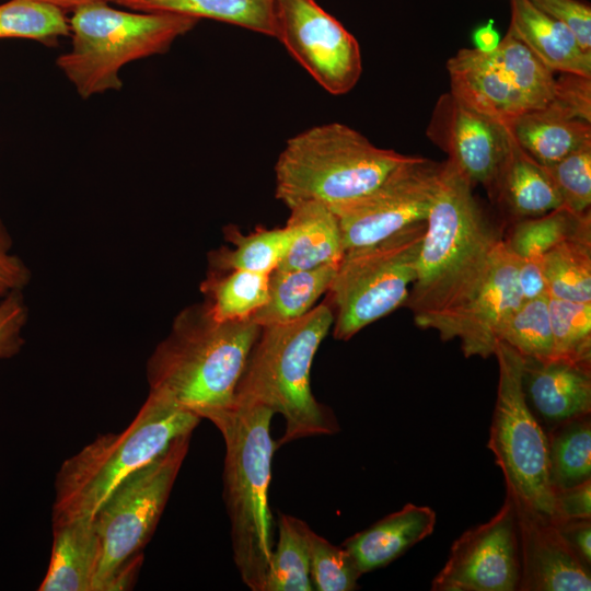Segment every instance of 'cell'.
I'll return each mask as SVG.
<instances>
[{"label": "cell", "instance_id": "6da1fadb", "mask_svg": "<svg viewBox=\"0 0 591 591\" xmlns=\"http://www.w3.org/2000/svg\"><path fill=\"white\" fill-rule=\"evenodd\" d=\"M450 160L442 162L426 219L417 276L405 305L414 320L455 306L483 280L503 240Z\"/></svg>", "mask_w": 591, "mask_h": 591}, {"label": "cell", "instance_id": "7a4b0ae2", "mask_svg": "<svg viewBox=\"0 0 591 591\" xmlns=\"http://www.w3.org/2000/svg\"><path fill=\"white\" fill-rule=\"evenodd\" d=\"M259 333L252 318L216 320L205 302L186 308L148 361L150 391L212 421L232 407Z\"/></svg>", "mask_w": 591, "mask_h": 591}, {"label": "cell", "instance_id": "3957f363", "mask_svg": "<svg viewBox=\"0 0 591 591\" xmlns=\"http://www.w3.org/2000/svg\"><path fill=\"white\" fill-rule=\"evenodd\" d=\"M200 420L170 397L150 391L124 430L100 436L60 465L53 524L93 517L118 485L178 437L192 434Z\"/></svg>", "mask_w": 591, "mask_h": 591}, {"label": "cell", "instance_id": "277c9868", "mask_svg": "<svg viewBox=\"0 0 591 591\" xmlns=\"http://www.w3.org/2000/svg\"><path fill=\"white\" fill-rule=\"evenodd\" d=\"M274 412L234 401L211 422L225 444L224 502L231 523L233 560L244 584L265 591L274 533L268 503L271 461L279 448L270 434Z\"/></svg>", "mask_w": 591, "mask_h": 591}, {"label": "cell", "instance_id": "5b68a950", "mask_svg": "<svg viewBox=\"0 0 591 591\" xmlns=\"http://www.w3.org/2000/svg\"><path fill=\"white\" fill-rule=\"evenodd\" d=\"M333 323L332 305L324 302L300 318L260 327L234 401L280 414L286 426L279 445L339 431L335 415L314 397L310 382L314 356Z\"/></svg>", "mask_w": 591, "mask_h": 591}, {"label": "cell", "instance_id": "8992f818", "mask_svg": "<svg viewBox=\"0 0 591 591\" xmlns=\"http://www.w3.org/2000/svg\"><path fill=\"white\" fill-rule=\"evenodd\" d=\"M408 157L340 123L313 126L289 138L278 155L276 198L288 208L317 201L333 211L373 192Z\"/></svg>", "mask_w": 591, "mask_h": 591}, {"label": "cell", "instance_id": "52a82bcc", "mask_svg": "<svg viewBox=\"0 0 591 591\" xmlns=\"http://www.w3.org/2000/svg\"><path fill=\"white\" fill-rule=\"evenodd\" d=\"M108 2L77 7L69 20L72 45L57 66L82 99L119 90L128 62L165 53L198 19L166 12H128Z\"/></svg>", "mask_w": 591, "mask_h": 591}, {"label": "cell", "instance_id": "ba28073f", "mask_svg": "<svg viewBox=\"0 0 591 591\" xmlns=\"http://www.w3.org/2000/svg\"><path fill=\"white\" fill-rule=\"evenodd\" d=\"M192 434L178 437L155 460L127 477L93 515L101 557L93 591L130 587L189 449Z\"/></svg>", "mask_w": 591, "mask_h": 591}, {"label": "cell", "instance_id": "9c48e42d", "mask_svg": "<svg viewBox=\"0 0 591 591\" xmlns=\"http://www.w3.org/2000/svg\"><path fill=\"white\" fill-rule=\"evenodd\" d=\"M426 221L371 245L346 251L328 291L334 337L348 340L366 326L405 305L417 276Z\"/></svg>", "mask_w": 591, "mask_h": 591}, {"label": "cell", "instance_id": "30bf717a", "mask_svg": "<svg viewBox=\"0 0 591 591\" xmlns=\"http://www.w3.org/2000/svg\"><path fill=\"white\" fill-rule=\"evenodd\" d=\"M499 379L487 447L501 468L507 493L553 518L555 491L549 478L547 434L526 401L523 358L498 341Z\"/></svg>", "mask_w": 591, "mask_h": 591}, {"label": "cell", "instance_id": "8fae6325", "mask_svg": "<svg viewBox=\"0 0 591 591\" xmlns=\"http://www.w3.org/2000/svg\"><path fill=\"white\" fill-rule=\"evenodd\" d=\"M333 95L351 91L362 72L356 37L315 0H275V37Z\"/></svg>", "mask_w": 591, "mask_h": 591}, {"label": "cell", "instance_id": "7c38bea8", "mask_svg": "<svg viewBox=\"0 0 591 591\" xmlns=\"http://www.w3.org/2000/svg\"><path fill=\"white\" fill-rule=\"evenodd\" d=\"M442 162L409 155L373 192L333 210L344 250L378 243L408 225L426 221Z\"/></svg>", "mask_w": 591, "mask_h": 591}, {"label": "cell", "instance_id": "4fadbf2b", "mask_svg": "<svg viewBox=\"0 0 591 591\" xmlns=\"http://www.w3.org/2000/svg\"><path fill=\"white\" fill-rule=\"evenodd\" d=\"M521 578L517 513L507 493L487 522L465 531L451 546L432 591H515Z\"/></svg>", "mask_w": 591, "mask_h": 591}, {"label": "cell", "instance_id": "5bb4252c", "mask_svg": "<svg viewBox=\"0 0 591 591\" xmlns=\"http://www.w3.org/2000/svg\"><path fill=\"white\" fill-rule=\"evenodd\" d=\"M519 258L502 240L475 291L444 311L415 318L417 326L431 328L442 340L457 338L466 358L494 355L498 335L523 301L518 281Z\"/></svg>", "mask_w": 591, "mask_h": 591}, {"label": "cell", "instance_id": "9a60e30c", "mask_svg": "<svg viewBox=\"0 0 591 591\" xmlns=\"http://www.w3.org/2000/svg\"><path fill=\"white\" fill-rule=\"evenodd\" d=\"M427 137L475 186L490 195L510 144L508 126L462 102L451 92L436 103Z\"/></svg>", "mask_w": 591, "mask_h": 591}, {"label": "cell", "instance_id": "2e32d148", "mask_svg": "<svg viewBox=\"0 0 591 591\" xmlns=\"http://www.w3.org/2000/svg\"><path fill=\"white\" fill-rule=\"evenodd\" d=\"M511 498L520 538L521 578L518 590H591L590 566L565 541L552 518Z\"/></svg>", "mask_w": 591, "mask_h": 591}, {"label": "cell", "instance_id": "e0dca14e", "mask_svg": "<svg viewBox=\"0 0 591 591\" xmlns=\"http://www.w3.org/2000/svg\"><path fill=\"white\" fill-rule=\"evenodd\" d=\"M523 389L549 428L591 412V363L523 358Z\"/></svg>", "mask_w": 591, "mask_h": 591}, {"label": "cell", "instance_id": "ac0fdd59", "mask_svg": "<svg viewBox=\"0 0 591 591\" xmlns=\"http://www.w3.org/2000/svg\"><path fill=\"white\" fill-rule=\"evenodd\" d=\"M436 520V512L430 507L407 503L349 536L341 546L363 575L387 566L430 535Z\"/></svg>", "mask_w": 591, "mask_h": 591}, {"label": "cell", "instance_id": "d6986e66", "mask_svg": "<svg viewBox=\"0 0 591 591\" xmlns=\"http://www.w3.org/2000/svg\"><path fill=\"white\" fill-rule=\"evenodd\" d=\"M451 93L503 124L523 114L518 96L491 54L462 48L447 61Z\"/></svg>", "mask_w": 591, "mask_h": 591}, {"label": "cell", "instance_id": "ffe728a7", "mask_svg": "<svg viewBox=\"0 0 591 591\" xmlns=\"http://www.w3.org/2000/svg\"><path fill=\"white\" fill-rule=\"evenodd\" d=\"M509 31L552 71L591 78V53L582 49L563 23L535 8L529 0H510Z\"/></svg>", "mask_w": 591, "mask_h": 591}, {"label": "cell", "instance_id": "44dd1931", "mask_svg": "<svg viewBox=\"0 0 591 591\" xmlns=\"http://www.w3.org/2000/svg\"><path fill=\"white\" fill-rule=\"evenodd\" d=\"M101 542L93 517L53 524L50 561L40 591H93Z\"/></svg>", "mask_w": 591, "mask_h": 591}, {"label": "cell", "instance_id": "7402d4cb", "mask_svg": "<svg viewBox=\"0 0 591 591\" xmlns=\"http://www.w3.org/2000/svg\"><path fill=\"white\" fill-rule=\"evenodd\" d=\"M489 197L517 220L540 217L563 207L546 169L518 144L511 132L508 153Z\"/></svg>", "mask_w": 591, "mask_h": 591}, {"label": "cell", "instance_id": "603a6c76", "mask_svg": "<svg viewBox=\"0 0 591 591\" xmlns=\"http://www.w3.org/2000/svg\"><path fill=\"white\" fill-rule=\"evenodd\" d=\"M289 210L286 225L291 242L277 268L311 269L339 263L345 250L336 215L317 201L300 202Z\"/></svg>", "mask_w": 591, "mask_h": 591}, {"label": "cell", "instance_id": "cb8c5ba5", "mask_svg": "<svg viewBox=\"0 0 591 591\" xmlns=\"http://www.w3.org/2000/svg\"><path fill=\"white\" fill-rule=\"evenodd\" d=\"M518 144L537 163L549 166L591 142V123L547 105L506 124Z\"/></svg>", "mask_w": 591, "mask_h": 591}, {"label": "cell", "instance_id": "d4e9b609", "mask_svg": "<svg viewBox=\"0 0 591 591\" xmlns=\"http://www.w3.org/2000/svg\"><path fill=\"white\" fill-rule=\"evenodd\" d=\"M337 264L311 269H280L269 274L268 296L252 320L260 327L300 318L328 291Z\"/></svg>", "mask_w": 591, "mask_h": 591}, {"label": "cell", "instance_id": "484cf974", "mask_svg": "<svg viewBox=\"0 0 591 591\" xmlns=\"http://www.w3.org/2000/svg\"><path fill=\"white\" fill-rule=\"evenodd\" d=\"M140 12L211 19L275 37V0H108Z\"/></svg>", "mask_w": 591, "mask_h": 591}, {"label": "cell", "instance_id": "4316f807", "mask_svg": "<svg viewBox=\"0 0 591 591\" xmlns=\"http://www.w3.org/2000/svg\"><path fill=\"white\" fill-rule=\"evenodd\" d=\"M491 55L508 78L523 113L542 109L549 104L556 89L554 71L509 30Z\"/></svg>", "mask_w": 591, "mask_h": 591}, {"label": "cell", "instance_id": "83f0119b", "mask_svg": "<svg viewBox=\"0 0 591 591\" xmlns=\"http://www.w3.org/2000/svg\"><path fill=\"white\" fill-rule=\"evenodd\" d=\"M542 264L549 297L591 302V227L549 250Z\"/></svg>", "mask_w": 591, "mask_h": 591}, {"label": "cell", "instance_id": "f1b7e54d", "mask_svg": "<svg viewBox=\"0 0 591 591\" xmlns=\"http://www.w3.org/2000/svg\"><path fill=\"white\" fill-rule=\"evenodd\" d=\"M225 236L234 247H221L209 256L210 271L225 273L248 270L270 274L283 258L290 242L288 225L276 229H260L242 234L234 227L225 230Z\"/></svg>", "mask_w": 591, "mask_h": 591}, {"label": "cell", "instance_id": "f546056e", "mask_svg": "<svg viewBox=\"0 0 591 591\" xmlns=\"http://www.w3.org/2000/svg\"><path fill=\"white\" fill-rule=\"evenodd\" d=\"M269 274L248 270L210 271L201 283L206 305L222 322L252 318L268 296Z\"/></svg>", "mask_w": 591, "mask_h": 591}, {"label": "cell", "instance_id": "4dcf8cb0", "mask_svg": "<svg viewBox=\"0 0 591 591\" xmlns=\"http://www.w3.org/2000/svg\"><path fill=\"white\" fill-rule=\"evenodd\" d=\"M549 478L555 490L591 478L590 414L570 419L546 431Z\"/></svg>", "mask_w": 591, "mask_h": 591}, {"label": "cell", "instance_id": "1f68e13d", "mask_svg": "<svg viewBox=\"0 0 591 591\" xmlns=\"http://www.w3.org/2000/svg\"><path fill=\"white\" fill-rule=\"evenodd\" d=\"M310 526L301 519L281 514L278 543L268 563L265 591H312L310 578Z\"/></svg>", "mask_w": 591, "mask_h": 591}, {"label": "cell", "instance_id": "d6a6232c", "mask_svg": "<svg viewBox=\"0 0 591 591\" xmlns=\"http://www.w3.org/2000/svg\"><path fill=\"white\" fill-rule=\"evenodd\" d=\"M590 227V212L575 215L560 207L540 217L517 220L503 241L520 260H543L554 246Z\"/></svg>", "mask_w": 591, "mask_h": 591}, {"label": "cell", "instance_id": "836d02e7", "mask_svg": "<svg viewBox=\"0 0 591 591\" xmlns=\"http://www.w3.org/2000/svg\"><path fill=\"white\" fill-rule=\"evenodd\" d=\"M498 341L513 348L522 358L553 359L548 294L523 300L501 327Z\"/></svg>", "mask_w": 591, "mask_h": 591}, {"label": "cell", "instance_id": "e575fe53", "mask_svg": "<svg viewBox=\"0 0 591 591\" xmlns=\"http://www.w3.org/2000/svg\"><path fill=\"white\" fill-rule=\"evenodd\" d=\"M65 11L37 0H10L0 3V38L55 40L69 35Z\"/></svg>", "mask_w": 591, "mask_h": 591}, {"label": "cell", "instance_id": "d590c367", "mask_svg": "<svg viewBox=\"0 0 591 591\" xmlns=\"http://www.w3.org/2000/svg\"><path fill=\"white\" fill-rule=\"evenodd\" d=\"M554 357L591 363V302L548 296Z\"/></svg>", "mask_w": 591, "mask_h": 591}, {"label": "cell", "instance_id": "8d00e7d4", "mask_svg": "<svg viewBox=\"0 0 591 591\" xmlns=\"http://www.w3.org/2000/svg\"><path fill=\"white\" fill-rule=\"evenodd\" d=\"M310 578L316 591H352L362 576L351 555L309 531Z\"/></svg>", "mask_w": 591, "mask_h": 591}, {"label": "cell", "instance_id": "74e56055", "mask_svg": "<svg viewBox=\"0 0 591 591\" xmlns=\"http://www.w3.org/2000/svg\"><path fill=\"white\" fill-rule=\"evenodd\" d=\"M544 167L559 193L564 208L575 215L590 212L591 142Z\"/></svg>", "mask_w": 591, "mask_h": 591}, {"label": "cell", "instance_id": "f35d334b", "mask_svg": "<svg viewBox=\"0 0 591 591\" xmlns=\"http://www.w3.org/2000/svg\"><path fill=\"white\" fill-rule=\"evenodd\" d=\"M535 8L566 25L583 50L591 53V7L580 0H529Z\"/></svg>", "mask_w": 591, "mask_h": 591}, {"label": "cell", "instance_id": "ab89813d", "mask_svg": "<svg viewBox=\"0 0 591 591\" xmlns=\"http://www.w3.org/2000/svg\"><path fill=\"white\" fill-rule=\"evenodd\" d=\"M552 107L566 115L591 123V78L561 73L556 79V89Z\"/></svg>", "mask_w": 591, "mask_h": 591}, {"label": "cell", "instance_id": "60d3db41", "mask_svg": "<svg viewBox=\"0 0 591 591\" xmlns=\"http://www.w3.org/2000/svg\"><path fill=\"white\" fill-rule=\"evenodd\" d=\"M26 318L27 309L21 291L7 294L0 302V359L13 357L20 351Z\"/></svg>", "mask_w": 591, "mask_h": 591}, {"label": "cell", "instance_id": "b9f144b4", "mask_svg": "<svg viewBox=\"0 0 591 591\" xmlns=\"http://www.w3.org/2000/svg\"><path fill=\"white\" fill-rule=\"evenodd\" d=\"M552 519H591V478L555 490V514Z\"/></svg>", "mask_w": 591, "mask_h": 591}, {"label": "cell", "instance_id": "7bdbcfd3", "mask_svg": "<svg viewBox=\"0 0 591 591\" xmlns=\"http://www.w3.org/2000/svg\"><path fill=\"white\" fill-rule=\"evenodd\" d=\"M8 250L9 244L0 232V297L21 291L30 279V273L23 262Z\"/></svg>", "mask_w": 591, "mask_h": 591}, {"label": "cell", "instance_id": "ee69618b", "mask_svg": "<svg viewBox=\"0 0 591 591\" xmlns=\"http://www.w3.org/2000/svg\"><path fill=\"white\" fill-rule=\"evenodd\" d=\"M555 526L573 549L588 565L591 564V519H552Z\"/></svg>", "mask_w": 591, "mask_h": 591}, {"label": "cell", "instance_id": "f6af8a7d", "mask_svg": "<svg viewBox=\"0 0 591 591\" xmlns=\"http://www.w3.org/2000/svg\"><path fill=\"white\" fill-rule=\"evenodd\" d=\"M542 262L519 259L518 281L523 300L547 293Z\"/></svg>", "mask_w": 591, "mask_h": 591}, {"label": "cell", "instance_id": "bcb514c9", "mask_svg": "<svg viewBox=\"0 0 591 591\" xmlns=\"http://www.w3.org/2000/svg\"><path fill=\"white\" fill-rule=\"evenodd\" d=\"M501 38L498 31L494 26V20H488L484 25H479L472 33L474 49L491 54L499 46Z\"/></svg>", "mask_w": 591, "mask_h": 591}, {"label": "cell", "instance_id": "7dc6e473", "mask_svg": "<svg viewBox=\"0 0 591 591\" xmlns=\"http://www.w3.org/2000/svg\"><path fill=\"white\" fill-rule=\"evenodd\" d=\"M37 1H43V2H46V3H50V4L55 5V7L60 8L63 11H66V10H71L72 11L77 7L85 4V3H90V2H97V1L108 2V0H37Z\"/></svg>", "mask_w": 591, "mask_h": 591}]
</instances>
